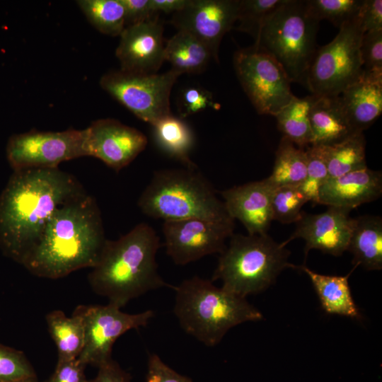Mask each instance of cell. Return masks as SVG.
Segmentation results:
<instances>
[{
    "label": "cell",
    "mask_w": 382,
    "mask_h": 382,
    "mask_svg": "<svg viewBox=\"0 0 382 382\" xmlns=\"http://www.w3.org/2000/svg\"><path fill=\"white\" fill-rule=\"evenodd\" d=\"M71 173L58 168L13 171L0 194V248L22 265L54 212L86 193Z\"/></svg>",
    "instance_id": "cell-1"
},
{
    "label": "cell",
    "mask_w": 382,
    "mask_h": 382,
    "mask_svg": "<svg viewBox=\"0 0 382 382\" xmlns=\"http://www.w3.org/2000/svg\"><path fill=\"white\" fill-rule=\"evenodd\" d=\"M107 239L100 209L86 192L61 205L22 263L33 274L59 279L93 268Z\"/></svg>",
    "instance_id": "cell-2"
},
{
    "label": "cell",
    "mask_w": 382,
    "mask_h": 382,
    "mask_svg": "<svg viewBox=\"0 0 382 382\" xmlns=\"http://www.w3.org/2000/svg\"><path fill=\"white\" fill-rule=\"evenodd\" d=\"M160 238L146 223L136 225L115 241L106 240L88 282L93 291L119 308L161 287L173 288L158 271Z\"/></svg>",
    "instance_id": "cell-3"
},
{
    "label": "cell",
    "mask_w": 382,
    "mask_h": 382,
    "mask_svg": "<svg viewBox=\"0 0 382 382\" xmlns=\"http://www.w3.org/2000/svg\"><path fill=\"white\" fill-rule=\"evenodd\" d=\"M173 313L182 329L207 347L219 344L234 326L263 318L245 298L217 287L198 276L173 288Z\"/></svg>",
    "instance_id": "cell-4"
},
{
    "label": "cell",
    "mask_w": 382,
    "mask_h": 382,
    "mask_svg": "<svg viewBox=\"0 0 382 382\" xmlns=\"http://www.w3.org/2000/svg\"><path fill=\"white\" fill-rule=\"evenodd\" d=\"M196 169H163L155 172L137 204L149 217L164 221L197 218L234 221L224 202Z\"/></svg>",
    "instance_id": "cell-5"
},
{
    "label": "cell",
    "mask_w": 382,
    "mask_h": 382,
    "mask_svg": "<svg viewBox=\"0 0 382 382\" xmlns=\"http://www.w3.org/2000/svg\"><path fill=\"white\" fill-rule=\"evenodd\" d=\"M220 254L212 281L221 280L222 288L246 298L275 282L285 268L296 269L288 262L290 252L267 233L234 234Z\"/></svg>",
    "instance_id": "cell-6"
},
{
    "label": "cell",
    "mask_w": 382,
    "mask_h": 382,
    "mask_svg": "<svg viewBox=\"0 0 382 382\" xmlns=\"http://www.w3.org/2000/svg\"><path fill=\"white\" fill-rule=\"evenodd\" d=\"M320 21L307 10L305 0H286L265 22L254 45L281 65L291 83L308 88V76L318 49Z\"/></svg>",
    "instance_id": "cell-7"
},
{
    "label": "cell",
    "mask_w": 382,
    "mask_h": 382,
    "mask_svg": "<svg viewBox=\"0 0 382 382\" xmlns=\"http://www.w3.org/2000/svg\"><path fill=\"white\" fill-rule=\"evenodd\" d=\"M335 38L318 47L311 62L308 88L316 96H339L364 74L358 16L343 24Z\"/></svg>",
    "instance_id": "cell-8"
},
{
    "label": "cell",
    "mask_w": 382,
    "mask_h": 382,
    "mask_svg": "<svg viewBox=\"0 0 382 382\" xmlns=\"http://www.w3.org/2000/svg\"><path fill=\"white\" fill-rule=\"evenodd\" d=\"M237 77L260 115L275 116L296 96L281 65L267 51L253 45L233 56Z\"/></svg>",
    "instance_id": "cell-9"
},
{
    "label": "cell",
    "mask_w": 382,
    "mask_h": 382,
    "mask_svg": "<svg viewBox=\"0 0 382 382\" xmlns=\"http://www.w3.org/2000/svg\"><path fill=\"white\" fill-rule=\"evenodd\" d=\"M180 76L173 69L151 74L120 69L105 74L100 85L136 117L153 126L172 115L170 96Z\"/></svg>",
    "instance_id": "cell-10"
},
{
    "label": "cell",
    "mask_w": 382,
    "mask_h": 382,
    "mask_svg": "<svg viewBox=\"0 0 382 382\" xmlns=\"http://www.w3.org/2000/svg\"><path fill=\"white\" fill-rule=\"evenodd\" d=\"M87 129L61 132L30 130L13 134L6 157L13 171L58 168L62 162L88 156Z\"/></svg>",
    "instance_id": "cell-11"
},
{
    "label": "cell",
    "mask_w": 382,
    "mask_h": 382,
    "mask_svg": "<svg viewBox=\"0 0 382 382\" xmlns=\"http://www.w3.org/2000/svg\"><path fill=\"white\" fill-rule=\"evenodd\" d=\"M82 318L85 344L77 358L86 366L97 367L112 359L115 342L126 332L146 326L154 316L151 310L130 314L111 303L105 306H79L74 311Z\"/></svg>",
    "instance_id": "cell-12"
},
{
    "label": "cell",
    "mask_w": 382,
    "mask_h": 382,
    "mask_svg": "<svg viewBox=\"0 0 382 382\" xmlns=\"http://www.w3.org/2000/svg\"><path fill=\"white\" fill-rule=\"evenodd\" d=\"M234 221H214L190 218L164 221L162 232L167 255L178 265L221 254L233 233Z\"/></svg>",
    "instance_id": "cell-13"
},
{
    "label": "cell",
    "mask_w": 382,
    "mask_h": 382,
    "mask_svg": "<svg viewBox=\"0 0 382 382\" xmlns=\"http://www.w3.org/2000/svg\"><path fill=\"white\" fill-rule=\"evenodd\" d=\"M239 4L240 0H190L170 23L200 40L218 62L221 40L237 21Z\"/></svg>",
    "instance_id": "cell-14"
},
{
    "label": "cell",
    "mask_w": 382,
    "mask_h": 382,
    "mask_svg": "<svg viewBox=\"0 0 382 382\" xmlns=\"http://www.w3.org/2000/svg\"><path fill=\"white\" fill-rule=\"evenodd\" d=\"M86 129L88 156L116 172L130 164L148 143L141 132L112 118L95 120Z\"/></svg>",
    "instance_id": "cell-15"
},
{
    "label": "cell",
    "mask_w": 382,
    "mask_h": 382,
    "mask_svg": "<svg viewBox=\"0 0 382 382\" xmlns=\"http://www.w3.org/2000/svg\"><path fill=\"white\" fill-rule=\"evenodd\" d=\"M349 212L335 207H328L326 211L315 214L303 212L294 232L281 244L286 246L292 240L300 238L306 243V257L312 249L340 256L347 250L354 226V218L349 216Z\"/></svg>",
    "instance_id": "cell-16"
},
{
    "label": "cell",
    "mask_w": 382,
    "mask_h": 382,
    "mask_svg": "<svg viewBox=\"0 0 382 382\" xmlns=\"http://www.w3.org/2000/svg\"><path fill=\"white\" fill-rule=\"evenodd\" d=\"M163 26L158 15L127 26L120 35L115 55L120 69L140 74H156L164 62Z\"/></svg>",
    "instance_id": "cell-17"
},
{
    "label": "cell",
    "mask_w": 382,
    "mask_h": 382,
    "mask_svg": "<svg viewBox=\"0 0 382 382\" xmlns=\"http://www.w3.org/2000/svg\"><path fill=\"white\" fill-rule=\"evenodd\" d=\"M274 188L265 178L234 186L220 194L229 215L240 221L248 234H265L273 221L271 202Z\"/></svg>",
    "instance_id": "cell-18"
},
{
    "label": "cell",
    "mask_w": 382,
    "mask_h": 382,
    "mask_svg": "<svg viewBox=\"0 0 382 382\" xmlns=\"http://www.w3.org/2000/svg\"><path fill=\"white\" fill-rule=\"evenodd\" d=\"M381 194V172L366 167L328 178L320 188L318 204L351 211L378 199Z\"/></svg>",
    "instance_id": "cell-19"
},
{
    "label": "cell",
    "mask_w": 382,
    "mask_h": 382,
    "mask_svg": "<svg viewBox=\"0 0 382 382\" xmlns=\"http://www.w3.org/2000/svg\"><path fill=\"white\" fill-rule=\"evenodd\" d=\"M347 120L356 132L371 126L382 112V74L364 72L340 95Z\"/></svg>",
    "instance_id": "cell-20"
},
{
    "label": "cell",
    "mask_w": 382,
    "mask_h": 382,
    "mask_svg": "<svg viewBox=\"0 0 382 382\" xmlns=\"http://www.w3.org/2000/svg\"><path fill=\"white\" fill-rule=\"evenodd\" d=\"M315 96L309 112L311 145H332L356 132L347 120L340 95Z\"/></svg>",
    "instance_id": "cell-21"
},
{
    "label": "cell",
    "mask_w": 382,
    "mask_h": 382,
    "mask_svg": "<svg viewBox=\"0 0 382 382\" xmlns=\"http://www.w3.org/2000/svg\"><path fill=\"white\" fill-rule=\"evenodd\" d=\"M357 267L345 276L326 275L316 272L305 265L296 269L310 278L322 308L328 314H335L353 319L361 318L359 310L352 296L348 279Z\"/></svg>",
    "instance_id": "cell-22"
},
{
    "label": "cell",
    "mask_w": 382,
    "mask_h": 382,
    "mask_svg": "<svg viewBox=\"0 0 382 382\" xmlns=\"http://www.w3.org/2000/svg\"><path fill=\"white\" fill-rule=\"evenodd\" d=\"M347 250L353 255L352 264L367 270L382 269V219L364 215L354 218Z\"/></svg>",
    "instance_id": "cell-23"
},
{
    "label": "cell",
    "mask_w": 382,
    "mask_h": 382,
    "mask_svg": "<svg viewBox=\"0 0 382 382\" xmlns=\"http://www.w3.org/2000/svg\"><path fill=\"white\" fill-rule=\"evenodd\" d=\"M211 58L207 45L184 30H178L165 45L164 61L168 62L171 69L180 75L202 71Z\"/></svg>",
    "instance_id": "cell-24"
},
{
    "label": "cell",
    "mask_w": 382,
    "mask_h": 382,
    "mask_svg": "<svg viewBox=\"0 0 382 382\" xmlns=\"http://www.w3.org/2000/svg\"><path fill=\"white\" fill-rule=\"evenodd\" d=\"M48 331L58 352V360L77 359L85 344L84 326L75 311L67 317L62 311L49 313L46 317Z\"/></svg>",
    "instance_id": "cell-25"
},
{
    "label": "cell",
    "mask_w": 382,
    "mask_h": 382,
    "mask_svg": "<svg viewBox=\"0 0 382 382\" xmlns=\"http://www.w3.org/2000/svg\"><path fill=\"white\" fill-rule=\"evenodd\" d=\"M152 127L155 139L165 152L182 163L185 168H197L189 155L193 145V134L183 120L170 115Z\"/></svg>",
    "instance_id": "cell-26"
},
{
    "label": "cell",
    "mask_w": 382,
    "mask_h": 382,
    "mask_svg": "<svg viewBox=\"0 0 382 382\" xmlns=\"http://www.w3.org/2000/svg\"><path fill=\"white\" fill-rule=\"evenodd\" d=\"M306 168V149L282 137L276 151L272 173L266 180L274 188L300 186L305 180Z\"/></svg>",
    "instance_id": "cell-27"
},
{
    "label": "cell",
    "mask_w": 382,
    "mask_h": 382,
    "mask_svg": "<svg viewBox=\"0 0 382 382\" xmlns=\"http://www.w3.org/2000/svg\"><path fill=\"white\" fill-rule=\"evenodd\" d=\"M315 98L313 94L296 97L274 116L283 137L299 148L306 149L311 144L309 112Z\"/></svg>",
    "instance_id": "cell-28"
},
{
    "label": "cell",
    "mask_w": 382,
    "mask_h": 382,
    "mask_svg": "<svg viewBox=\"0 0 382 382\" xmlns=\"http://www.w3.org/2000/svg\"><path fill=\"white\" fill-rule=\"evenodd\" d=\"M363 132H355L342 141L325 146L328 178L367 167Z\"/></svg>",
    "instance_id": "cell-29"
},
{
    "label": "cell",
    "mask_w": 382,
    "mask_h": 382,
    "mask_svg": "<svg viewBox=\"0 0 382 382\" xmlns=\"http://www.w3.org/2000/svg\"><path fill=\"white\" fill-rule=\"evenodd\" d=\"M76 4L89 23L103 34L120 36L126 28L121 0H79Z\"/></svg>",
    "instance_id": "cell-30"
},
{
    "label": "cell",
    "mask_w": 382,
    "mask_h": 382,
    "mask_svg": "<svg viewBox=\"0 0 382 382\" xmlns=\"http://www.w3.org/2000/svg\"><path fill=\"white\" fill-rule=\"evenodd\" d=\"M286 0H240L237 30L250 35L257 42L267 18Z\"/></svg>",
    "instance_id": "cell-31"
},
{
    "label": "cell",
    "mask_w": 382,
    "mask_h": 382,
    "mask_svg": "<svg viewBox=\"0 0 382 382\" xmlns=\"http://www.w3.org/2000/svg\"><path fill=\"white\" fill-rule=\"evenodd\" d=\"M364 0H305L309 13L320 21L326 19L340 28L357 18Z\"/></svg>",
    "instance_id": "cell-32"
},
{
    "label": "cell",
    "mask_w": 382,
    "mask_h": 382,
    "mask_svg": "<svg viewBox=\"0 0 382 382\" xmlns=\"http://www.w3.org/2000/svg\"><path fill=\"white\" fill-rule=\"evenodd\" d=\"M308 202L299 186L274 188L271 202L273 220L282 224H296L303 213V206Z\"/></svg>",
    "instance_id": "cell-33"
},
{
    "label": "cell",
    "mask_w": 382,
    "mask_h": 382,
    "mask_svg": "<svg viewBox=\"0 0 382 382\" xmlns=\"http://www.w3.org/2000/svg\"><path fill=\"white\" fill-rule=\"evenodd\" d=\"M306 175L299 186L308 201L318 204L319 190L328 179L325 149L323 145H310L306 149Z\"/></svg>",
    "instance_id": "cell-34"
},
{
    "label": "cell",
    "mask_w": 382,
    "mask_h": 382,
    "mask_svg": "<svg viewBox=\"0 0 382 382\" xmlns=\"http://www.w3.org/2000/svg\"><path fill=\"white\" fill-rule=\"evenodd\" d=\"M35 376L31 364L23 352L0 345V382Z\"/></svg>",
    "instance_id": "cell-35"
},
{
    "label": "cell",
    "mask_w": 382,
    "mask_h": 382,
    "mask_svg": "<svg viewBox=\"0 0 382 382\" xmlns=\"http://www.w3.org/2000/svg\"><path fill=\"white\" fill-rule=\"evenodd\" d=\"M360 54L364 72L382 74V30L363 34Z\"/></svg>",
    "instance_id": "cell-36"
},
{
    "label": "cell",
    "mask_w": 382,
    "mask_h": 382,
    "mask_svg": "<svg viewBox=\"0 0 382 382\" xmlns=\"http://www.w3.org/2000/svg\"><path fill=\"white\" fill-rule=\"evenodd\" d=\"M179 113L182 117L195 114L207 108H220V104L214 100L212 93L199 87H189L181 93Z\"/></svg>",
    "instance_id": "cell-37"
},
{
    "label": "cell",
    "mask_w": 382,
    "mask_h": 382,
    "mask_svg": "<svg viewBox=\"0 0 382 382\" xmlns=\"http://www.w3.org/2000/svg\"><path fill=\"white\" fill-rule=\"evenodd\" d=\"M146 382H192V381L171 369L158 354L151 353L148 359Z\"/></svg>",
    "instance_id": "cell-38"
},
{
    "label": "cell",
    "mask_w": 382,
    "mask_h": 382,
    "mask_svg": "<svg viewBox=\"0 0 382 382\" xmlns=\"http://www.w3.org/2000/svg\"><path fill=\"white\" fill-rule=\"evenodd\" d=\"M85 367L78 359L58 360L54 373L44 382H87Z\"/></svg>",
    "instance_id": "cell-39"
},
{
    "label": "cell",
    "mask_w": 382,
    "mask_h": 382,
    "mask_svg": "<svg viewBox=\"0 0 382 382\" xmlns=\"http://www.w3.org/2000/svg\"><path fill=\"white\" fill-rule=\"evenodd\" d=\"M358 18L364 33L382 30V1L364 0Z\"/></svg>",
    "instance_id": "cell-40"
},
{
    "label": "cell",
    "mask_w": 382,
    "mask_h": 382,
    "mask_svg": "<svg viewBox=\"0 0 382 382\" xmlns=\"http://www.w3.org/2000/svg\"><path fill=\"white\" fill-rule=\"evenodd\" d=\"M125 9L126 27L146 21L158 13L151 7L150 0H121Z\"/></svg>",
    "instance_id": "cell-41"
},
{
    "label": "cell",
    "mask_w": 382,
    "mask_h": 382,
    "mask_svg": "<svg viewBox=\"0 0 382 382\" xmlns=\"http://www.w3.org/2000/svg\"><path fill=\"white\" fill-rule=\"evenodd\" d=\"M98 369L97 376L87 382H132L130 375L112 359Z\"/></svg>",
    "instance_id": "cell-42"
},
{
    "label": "cell",
    "mask_w": 382,
    "mask_h": 382,
    "mask_svg": "<svg viewBox=\"0 0 382 382\" xmlns=\"http://www.w3.org/2000/svg\"><path fill=\"white\" fill-rule=\"evenodd\" d=\"M190 0H150L152 11L155 13L163 12L175 13L183 9Z\"/></svg>",
    "instance_id": "cell-43"
},
{
    "label": "cell",
    "mask_w": 382,
    "mask_h": 382,
    "mask_svg": "<svg viewBox=\"0 0 382 382\" xmlns=\"http://www.w3.org/2000/svg\"><path fill=\"white\" fill-rule=\"evenodd\" d=\"M8 382H38L37 376L35 377H30V378H26L23 379H19L16 381H8Z\"/></svg>",
    "instance_id": "cell-44"
}]
</instances>
